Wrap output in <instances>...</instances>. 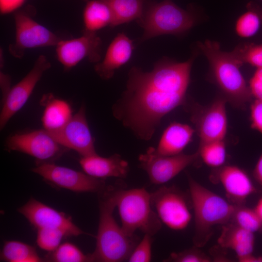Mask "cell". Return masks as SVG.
<instances>
[{"instance_id": "1", "label": "cell", "mask_w": 262, "mask_h": 262, "mask_svg": "<svg viewBox=\"0 0 262 262\" xmlns=\"http://www.w3.org/2000/svg\"><path fill=\"white\" fill-rule=\"evenodd\" d=\"M197 53L182 62L163 57L150 71L132 67L125 90L112 106L114 116L137 138L150 140L162 118L185 103Z\"/></svg>"}, {"instance_id": "2", "label": "cell", "mask_w": 262, "mask_h": 262, "mask_svg": "<svg viewBox=\"0 0 262 262\" xmlns=\"http://www.w3.org/2000/svg\"><path fill=\"white\" fill-rule=\"evenodd\" d=\"M196 46L207 58L211 78L220 89L222 97L234 107L245 108L252 96L240 70L242 65L231 51L222 50L216 41H199Z\"/></svg>"}, {"instance_id": "3", "label": "cell", "mask_w": 262, "mask_h": 262, "mask_svg": "<svg viewBox=\"0 0 262 262\" xmlns=\"http://www.w3.org/2000/svg\"><path fill=\"white\" fill-rule=\"evenodd\" d=\"M99 194V217L96 246L90 254L92 262H121L127 260L136 245L137 238L128 235L113 216L116 207L113 187Z\"/></svg>"}, {"instance_id": "4", "label": "cell", "mask_w": 262, "mask_h": 262, "mask_svg": "<svg viewBox=\"0 0 262 262\" xmlns=\"http://www.w3.org/2000/svg\"><path fill=\"white\" fill-rule=\"evenodd\" d=\"M187 177L194 212L193 243L195 246L200 248L210 240L213 226L230 221L237 205L204 187L188 173Z\"/></svg>"}, {"instance_id": "5", "label": "cell", "mask_w": 262, "mask_h": 262, "mask_svg": "<svg viewBox=\"0 0 262 262\" xmlns=\"http://www.w3.org/2000/svg\"><path fill=\"white\" fill-rule=\"evenodd\" d=\"M196 20L194 5L190 4L184 9L172 0L160 2L149 0L142 15L137 20L144 31L140 41L164 34H181L190 30Z\"/></svg>"}, {"instance_id": "6", "label": "cell", "mask_w": 262, "mask_h": 262, "mask_svg": "<svg viewBox=\"0 0 262 262\" xmlns=\"http://www.w3.org/2000/svg\"><path fill=\"white\" fill-rule=\"evenodd\" d=\"M113 195L121 222V227L130 236L137 230L154 235L162 222L154 211L150 193L144 188L122 189L113 187Z\"/></svg>"}, {"instance_id": "7", "label": "cell", "mask_w": 262, "mask_h": 262, "mask_svg": "<svg viewBox=\"0 0 262 262\" xmlns=\"http://www.w3.org/2000/svg\"><path fill=\"white\" fill-rule=\"evenodd\" d=\"M35 10L33 6L18 10L14 14L15 39L8 50L14 57L21 58L29 49L56 46L62 39L34 19Z\"/></svg>"}, {"instance_id": "8", "label": "cell", "mask_w": 262, "mask_h": 262, "mask_svg": "<svg viewBox=\"0 0 262 262\" xmlns=\"http://www.w3.org/2000/svg\"><path fill=\"white\" fill-rule=\"evenodd\" d=\"M226 99L222 96L205 107L190 103L187 99L183 105L191 114L200 140L199 143L224 140L228 128Z\"/></svg>"}, {"instance_id": "9", "label": "cell", "mask_w": 262, "mask_h": 262, "mask_svg": "<svg viewBox=\"0 0 262 262\" xmlns=\"http://www.w3.org/2000/svg\"><path fill=\"white\" fill-rule=\"evenodd\" d=\"M150 195L152 207L162 223L175 230L188 226L192 214L182 192L174 186H163Z\"/></svg>"}, {"instance_id": "10", "label": "cell", "mask_w": 262, "mask_h": 262, "mask_svg": "<svg viewBox=\"0 0 262 262\" xmlns=\"http://www.w3.org/2000/svg\"><path fill=\"white\" fill-rule=\"evenodd\" d=\"M5 147L35 158L37 164L51 163L68 150L59 144L45 129L35 130L10 136Z\"/></svg>"}, {"instance_id": "11", "label": "cell", "mask_w": 262, "mask_h": 262, "mask_svg": "<svg viewBox=\"0 0 262 262\" xmlns=\"http://www.w3.org/2000/svg\"><path fill=\"white\" fill-rule=\"evenodd\" d=\"M32 171L49 183L75 192L99 193L106 188L103 179L52 163L37 164Z\"/></svg>"}, {"instance_id": "12", "label": "cell", "mask_w": 262, "mask_h": 262, "mask_svg": "<svg viewBox=\"0 0 262 262\" xmlns=\"http://www.w3.org/2000/svg\"><path fill=\"white\" fill-rule=\"evenodd\" d=\"M199 158L197 151L186 154L183 153L174 156H162L157 154L153 147L139 155V167L147 173L150 181L162 184L178 175L185 168L196 162Z\"/></svg>"}, {"instance_id": "13", "label": "cell", "mask_w": 262, "mask_h": 262, "mask_svg": "<svg viewBox=\"0 0 262 262\" xmlns=\"http://www.w3.org/2000/svg\"><path fill=\"white\" fill-rule=\"evenodd\" d=\"M50 67L51 64L45 55L39 56L28 74L10 88L2 101V106L0 115L1 130L24 105L43 74Z\"/></svg>"}, {"instance_id": "14", "label": "cell", "mask_w": 262, "mask_h": 262, "mask_svg": "<svg viewBox=\"0 0 262 262\" xmlns=\"http://www.w3.org/2000/svg\"><path fill=\"white\" fill-rule=\"evenodd\" d=\"M102 41L96 33L83 30L81 36L62 39L55 46L58 61L66 70L77 66L84 59L98 63L101 59Z\"/></svg>"}, {"instance_id": "15", "label": "cell", "mask_w": 262, "mask_h": 262, "mask_svg": "<svg viewBox=\"0 0 262 262\" xmlns=\"http://www.w3.org/2000/svg\"><path fill=\"white\" fill-rule=\"evenodd\" d=\"M47 131L59 144L68 149L75 150L81 157L97 154L83 104L62 128L55 131Z\"/></svg>"}, {"instance_id": "16", "label": "cell", "mask_w": 262, "mask_h": 262, "mask_svg": "<svg viewBox=\"0 0 262 262\" xmlns=\"http://www.w3.org/2000/svg\"><path fill=\"white\" fill-rule=\"evenodd\" d=\"M18 211L37 229L57 228L66 231L68 236L87 234L73 223L71 217L33 198Z\"/></svg>"}, {"instance_id": "17", "label": "cell", "mask_w": 262, "mask_h": 262, "mask_svg": "<svg viewBox=\"0 0 262 262\" xmlns=\"http://www.w3.org/2000/svg\"><path fill=\"white\" fill-rule=\"evenodd\" d=\"M211 178L213 182L221 184L230 202L236 205H243L249 196L257 192L247 174L236 165L214 168Z\"/></svg>"}, {"instance_id": "18", "label": "cell", "mask_w": 262, "mask_h": 262, "mask_svg": "<svg viewBox=\"0 0 262 262\" xmlns=\"http://www.w3.org/2000/svg\"><path fill=\"white\" fill-rule=\"evenodd\" d=\"M133 49V41L125 33H118L109 45L103 60L95 65V72L102 80L110 79L117 69L129 61Z\"/></svg>"}, {"instance_id": "19", "label": "cell", "mask_w": 262, "mask_h": 262, "mask_svg": "<svg viewBox=\"0 0 262 262\" xmlns=\"http://www.w3.org/2000/svg\"><path fill=\"white\" fill-rule=\"evenodd\" d=\"M218 243L222 248L233 250L240 262H259V257L253 255L254 233L233 223L223 225Z\"/></svg>"}, {"instance_id": "20", "label": "cell", "mask_w": 262, "mask_h": 262, "mask_svg": "<svg viewBox=\"0 0 262 262\" xmlns=\"http://www.w3.org/2000/svg\"><path fill=\"white\" fill-rule=\"evenodd\" d=\"M79 163L85 173L99 179L125 178L130 170L128 162L116 153L108 157H101L98 154L81 157Z\"/></svg>"}, {"instance_id": "21", "label": "cell", "mask_w": 262, "mask_h": 262, "mask_svg": "<svg viewBox=\"0 0 262 262\" xmlns=\"http://www.w3.org/2000/svg\"><path fill=\"white\" fill-rule=\"evenodd\" d=\"M195 130L186 124L173 122L165 129L155 151L159 155L174 156L182 151L191 142Z\"/></svg>"}, {"instance_id": "22", "label": "cell", "mask_w": 262, "mask_h": 262, "mask_svg": "<svg viewBox=\"0 0 262 262\" xmlns=\"http://www.w3.org/2000/svg\"><path fill=\"white\" fill-rule=\"evenodd\" d=\"M41 103L45 107L41 121L44 129L47 131L61 129L73 116L69 103L66 100L55 98L51 93L45 95Z\"/></svg>"}, {"instance_id": "23", "label": "cell", "mask_w": 262, "mask_h": 262, "mask_svg": "<svg viewBox=\"0 0 262 262\" xmlns=\"http://www.w3.org/2000/svg\"><path fill=\"white\" fill-rule=\"evenodd\" d=\"M113 12L108 4L102 0H89L83 11L84 31L96 33L107 26L112 27Z\"/></svg>"}, {"instance_id": "24", "label": "cell", "mask_w": 262, "mask_h": 262, "mask_svg": "<svg viewBox=\"0 0 262 262\" xmlns=\"http://www.w3.org/2000/svg\"><path fill=\"white\" fill-rule=\"evenodd\" d=\"M111 8L114 16L112 27L139 19L149 0H102Z\"/></svg>"}, {"instance_id": "25", "label": "cell", "mask_w": 262, "mask_h": 262, "mask_svg": "<svg viewBox=\"0 0 262 262\" xmlns=\"http://www.w3.org/2000/svg\"><path fill=\"white\" fill-rule=\"evenodd\" d=\"M0 260L7 262H40L43 260L35 248L22 242L11 240L4 242Z\"/></svg>"}, {"instance_id": "26", "label": "cell", "mask_w": 262, "mask_h": 262, "mask_svg": "<svg viewBox=\"0 0 262 262\" xmlns=\"http://www.w3.org/2000/svg\"><path fill=\"white\" fill-rule=\"evenodd\" d=\"M246 11L237 19L235 31L240 37L249 38L255 35L262 23V8L250 2L246 5Z\"/></svg>"}, {"instance_id": "27", "label": "cell", "mask_w": 262, "mask_h": 262, "mask_svg": "<svg viewBox=\"0 0 262 262\" xmlns=\"http://www.w3.org/2000/svg\"><path fill=\"white\" fill-rule=\"evenodd\" d=\"M199 158L208 166L217 168L223 166L226 159L224 140L199 143L197 151Z\"/></svg>"}, {"instance_id": "28", "label": "cell", "mask_w": 262, "mask_h": 262, "mask_svg": "<svg viewBox=\"0 0 262 262\" xmlns=\"http://www.w3.org/2000/svg\"><path fill=\"white\" fill-rule=\"evenodd\" d=\"M48 261L55 262H92L90 254H84L76 245L65 242L47 257Z\"/></svg>"}, {"instance_id": "29", "label": "cell", "mask_w": 262, "mask_h": 262, "mask_svg": "<svg viewBox=\"0 0 262 262\" xmlns=\"http://www.w3.org/2000/svg\"><path fill=\"white\" fill-rule=\"evenodd\" d=\"M231 223L252 232L262 229V221L255 210L237 205L230 220Z\"/></svg>"}, {"instance_id": "30", "label": "cell", "mask_w": 262, "mask_h": 262, "mask_svg": "<svg viewBox=\"0 0 262 262\" xmlns=\"http://www.w3.org/2000/svg\"><path fill=\"white\" fill-rule=\"evenodd\" d=\"M231 52L242 65L248 64L257 68H262V44L240 45Z\"/></svg>"}, {"instance_id": "31", "label": "cell", "mask_w": 262, "mask_h": 262, "mask_svg": "<svg viewBox=\"0 0 262 262\" xmlns=\"http://www.w3.org/2000/svg\"><path fill=\"white\" fill-rule=\"evenodd\" d=\"M68 236L64 230L52 228L37 229L36 243L42 249L52 252L60 245L62 240Z\"/></svg>"}, {"instance_id": "32", "label": "cell", "mask_w": 262, "mask_h": 262, "mask_svg": "<svg viewBox=\"0 0 262 262\" xmlns=\"http://www.w3.org/2000/svg\"><path fill=\"white\" fill-rule=\"evenodd\" d=\"M195 247L179 252L172 253L164 262H210L212 260L205 253Z\"/></svg>"}, {"instance_id": "33", "label": "cell", "mask_w": 262, "mask_h": 262, "mask_svg": "<svg viewBox=\"0 0 262 262\" xmlns=\"http://www.w3.org/2000/svg\"><path fill=\"white\" fill-rule=\"evenodd\" d=\"M152 236L145 233L127 260L129 262H148L151 260Z\"/></svg>"}, {"instance_id": "34", "label": "cell", "mask_w": 262, "mask_h": 262, "mask_svg": "<svg viewBox=\"0 0 262 262\" xmlns=\"http://www.w3.org/2000/svg\"><path fill=\"white\" fill-rule=\"evenodd\" d=\"M251 127L262 134V100L255 99L250 106Z\"/></svg>"}, {"instance_id": "35", "label": "cell", "mask_w": 262, "mask_h": 262, "mask_svg": "<svg viewBox=\"0 0 262 262\" xmlns=\"http://www.w3.org/2000/svg\"><path fill=\"white\" fill-rule=\"evenodd\" d=\"M252 96L262 100V68H257L249 81Z\"/></svg>"}, {"instance_id": "36", "label": "cell", "mask_w": 262, "mask_h": 262, "mask_svg": "<svg viewBox=\"0 0 262 262\" xmlns=\"http://www.w3.org/2000/svg\"><path fill=\"white\" fill-rule=\"evenodd\" d=\"M26 0H0V12L6 15L15 12L22 6Z\"/></svg>"}, {"instance_id": "37", "label": "cell", "mask_w": 262, "mask_h": 262, "mask_svg": "<svg viewBox=\"0 0 262 262\" xmlns=\"http://www.w3.org/2000/svg\"><path fill=\"white\" fill-rule=\"evenodd\" d=\"M0 88L2 93V101L5 98L9 90L11 88L10 77L0 71Z\"/></svg>"}, {"instance_id": "38", "label": "cell", "mask_w": 262, "mask_h": 262, "mask_svg": "<svg viewBox=\"0 0 262 262\" xmlns=\"http://www.w3.org/2000/svg\"><path fill=\"white\" fill-rule=\"evenodd\" d=\"M253 176L257 182L262 186V152L254 168Z\"/></svg>"}, {"instance_id": "39", "label": "cell", "mask_w": 262, "mask_h": 262, "mask_svg": "<svg viewBox=\"0 0 262 262\" xmlns=\"http://www.w3.org/2000/svg\"><path fill=\"white\" fill-rule=\"evenodd\" d=\"M254 209L262 221V197L258 201Z\"/></svg>"}, {"instance_id": "40", "label": "cell", "mask_w": 262, "mask_h": 262, "mask_svg": "<svg viewBox=\"0 0 262 262\" xmlns=\"http://www.w3.org/2000/svg\"><path fill=\"white\" fill-rule=\"evenodd\" d=\"M82 0V1H85V2H87L89 0Z\"/></svg>"}, {"instance_id": "41", "label": "cell", "mask_w": 262, "mask_h": 262, "mask_svg": "<svg viewBox=\"0 0 262 262\" xmlns=\"http://www.w3.org/2000/svg\"><path fill=\"white\" fill-rule=\"evenodd\" d=\"M261 262H262V257L261 256Z\"/></svg>"}, {"instance_id": "42", "label": "cell", "mask_w": 262, "mask_h": 262, "mask_svg": "<svg viewBox=\"0 0 262 262\" xmlns=\"http://www.w3.org/2000/svg\"></svg>"}]
</instances>
